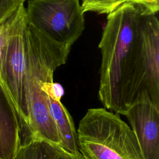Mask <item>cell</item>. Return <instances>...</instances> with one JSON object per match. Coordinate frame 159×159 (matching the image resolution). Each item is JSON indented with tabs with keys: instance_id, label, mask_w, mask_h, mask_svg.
Listing matches in <instances>:
<instances>
[{
	"instance_id": "obj_1",
	"label": "cell",
	"mask_w": 159,
	"mask_h": 159,
	"mask_svg": "<svg viewBox=\"0 0 159 159\" xmlns=\"http://www.w3.org/2000/svg\"><path fill=\"white\" fill-rule=\"evenodd\" d=\"M99 99L124 115L138 101L159 107V22L155 14L126 1L107 14L99 44Z\"/></svg>"
},
{
	"instance_id": "obj_2",
	"label": "cell",
	"mask_w": 159,
	"mask_h": 159,
	"mask_svg": "<svg viewBox=\"0 0 159 159\" xmlns=\"http://www.w3.org/2000/svg\"><path fill=\"white\" fill-rule=\"evenodd\" d=\"M66 58L55 47L43 43H32L27 48L26 104L27 123L22 143L30 139L43 141L60 148V140L50 109L48 95L42 84Z\"/></svg>"
},
{
	"instance_id": "obj_3",
	"label": "cell",
	"mask_w": 159,
	"mask_h": 159,
	"mask_svg": "<svg viewBox=\"0 0 159 159\" xmlns=\"http://www.w3.org/2000/svg\"><path fill=\"white\" fill-rule=\"evenodd\" d=\"M76 132L83 159H143L129 125L105 108L89 109Z\"/></svg>"
},
{
	"instance_id": "obj_4",
	"label": "cell",
	"mask_w": 159,
	"mask_h": 159,
	"mask_svg": "<svg viewBox=\"0 0 159 159\" xmlns=\"http://www.w3.org/2000/svg\"><path fill=\"white\" fill-rule=\"evenodd\" d=\"M7 39L0 68V84L11 100L17 114L21 139L25 136L27 69V28L25 8L19 4L8 18Z\"/></svg>"
},
{
	"instance_id": "obj_5",
	"label": "cell",
	"mask_w": 159,
	"mask_h": 159,
	"mask_svg": "<svg viewBox=\"0 0 159 159\" xmlns=\"http://www.w3.org/2000/svg\"><path fill=\"white\" fill-rule=\"evenodd\" d=\"M27 24L50 40L71 45L84 29L80 0H27Z\"/></svg>"
},
{
	"instance_id": "obj_6",
	"label": "cell",
	"mask_w": 159,
	"mask_h": 159,
	"mask_svg": "<svg viewBox=\"0 0 159 159\" xmlns=\"http://www.w3.org/2000/svg\"><path fill=\"white\" fill-rule=\"evenodd\" d=\"M124 116L139 143L143 159H159V107L149 99L131 105Z\"/></svg>"
},
{
	"instance_id": "obj_7",
	"label": "cell",
	"mask_w": 159,
	"mask_h": 159,
	"mask_svg": "<svg viewBox=\"0 0 159 159\" xmlns=\"http://www.w3.org/2000/svg\"><path fill=\"white\" fill-rule=\"evenodd\" d=\"M21 143V130L17 114L0 84V159H12Z\"/></svg>"
},
{
	"instance_id": "obj_8",
	"label": "cell",
	"mask_w": 159,
	"mask_h": 159,
	"mask_svg": "<svg viewBox=\"0 0 159 159\" xmlns=\"http://www.w3.org/2000/svg\"><path fill=\"white\" fill-rule=\"evenodd\" d=\"M53 78H50L45 81L42 86L48 95L50 109L60 140V148L71 155L81 156L78 148L77 132L73 119L61 102L60 99L53 94Z\"/></svg>"
},
{
	"instance_id": "obj_9",
	"label": "cell",
	"mask_w": 159,
	"mask_h": 159,
	"mask_svg": "<svg viewBox=\"0 0 159 159\" xmlns=\"http://www.w3.org/2000/svg\"><path fill=\"white\" fill-rule=\"evenodd\" d=\"M57 147L42 140L30 139L22 143L12 159H52Z\"/></svg>"
},
{
	"instance_id": "obj_10",
	"label": "cell",
	"mask_w": 159,
	"mask_h": 159,
	"mask_svg": "<svg viewBox=\"0 0 159 159\" xmlns=\"http://www.w3.org/2000/svg\"><path fill=\"white\" fill-rule=\"evenodd\" d=\"M126 1V0H82L81 6L84 12L91 11L100 14H109Z\"/></svg>"
},
{
	"instance_id": "obj_11",
	"label": "cell",
	"mask_w": 159,
	"mask_h": 159,
	"mask_svg": "<svg viewBox=\"0 0 159 159\" xmlns=\"http://www.w3.org/2000/svg\"><path fill=\"white\" fill-rule=\"evenodd\" d=\"M16 9L11 0H0V25L7 20Z\"/></svg>"
},
{
	"instance_id": "obj_12",
	"label": "cell",
	"mask_w": 159,
	"mask_h": 159,
	"mask_svg": "<svg viewBox=\"0 0 159 159\" xmlns=\"http://www.w3.org/2000/svg\"><path fill=\"white\" fill-rule=\"evenodd\" d=\"M128 2L139 5L153 14H157L159 10V0H126Z\"/></svg>"
},
{
	"instance_id": "obj_13",
	"label": "cell",
	"mask_w": 159,
	"mask_h": 159,
	"mask_svg": "<svg viewBox=\"0 0 159 159\" xmlns=\"http://www.w3.org/2000/svg\"><path fill=\"white\" fill-rule=\"evenodd\" d=\"M9 21L7 20L0 25V68L7 39Z\"/></svg>"
},
{
	"instance_id": "obj_14",
	"label": "cell",
	"mask_w": 159,
	"mask_h": 159,
	"mask_svg": "<svg viewBox=\"0 0 159 159\" xmlns=\"http://www.w3.org/2000/svg\"><path fill=\"white\" fill-rule=\"evenodd\" d=\"M52 159H83L82 155L75 156L61 150L60 148L57 147L54 155Z\"/></svg>"
},
{
	"instance_id": "obj_15",
	"label": "cell",
	"mask_w": 159,
	"mask_h": 159,
	"mask_svg": "<svg viewBox=\"0 0 159 159\" xmlns=\"http://www.w3.org/2000/svg\"><path fill=\"white\" fill-rule=\"evenodd\" d=\"M11 1L12 2V4H13L14 7L16 9L19 4H24L25 1H26V0H11Z\"/></svg>"
}]
</instances>
